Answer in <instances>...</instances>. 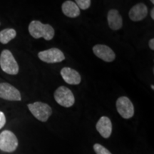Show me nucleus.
Wrapping results in <instances>:
<instances>
[{
    "label": "nucleus",
    "instance_id": "obj_12",
    "mask_svg": "<svg viewBox=\"0 0 154 154\" xmlns=\"http://www.w3.org/2000/svg\"><path fill=\"white\" fill-rule=\"evenodd\" d=\"M148 14V8L143 3H138L130 9L128 16L134 22H139L145 19Z\"/></svg>",
    "mask_w": 154,
    "mask_h": 154
},
{
    "label": "nucleus",
    "instance_id": "obj_11",
    "mask_svg": "<svg viewBox=\"0 0 154 154\" xmlns=\"http://www.w3.org/2000/svg\"><path fill=\"white\" fill-rule=\"evenodd\" d=\"M97 131L104 138L110 137L112 133V124L110 119L107 116H102L96 125Z\"/></svg>",
    "mask_w": 154,
    "mask_h": 154
},
{
    "label": "nucleus",
    "instance_id": "obj_7",
    "mask_svg": "<svg viewBox=\"0 0 154 154\" xmlns=\"http://www.w3.org/2000/svg\"><path fill=\"white\" fill-rule=\"evenodd\" d=\"M38 57L40 60L49 63H59L65 59L63 53L57 48H51L40 51L38 54Z\"/></svg>",
    "mask_w": 154,
    "mask_h": 154
},
{
    "label": "nucleus",
    "instance_id": "obj_9",
    "mask_svg": "<svg viewBox=\"0 0 154 154\" xmlns=\"http://www.w3.org/2000/svg\"><path fill=\"white\" fill-rule=\"evenodd\" d=\"M93 51L96 57L106 62H112L116 58L113 50L103 44H96L93 47Z\"/></svg>",
    "mask_w": 154,
    "mask_h": 154
},
{
    "label": "nucleus",
    "instance_id": "obj_1",
    "mask_svg": "<svg viewBox=\"0 0 154 154\" xmlns=\"http://www.w3.org/2000/svg\"><path fill=\"white\" fill-rule=\"evenodd\" d=\"M29 32L34 38H44L47 41L52 39L55 34L54 29L51 25L43 24L37 20H33L30 22Z\"/></svg>",
    "mask_w": 154,
    "mask_h": 154
},
{
    "label": "nucleus",
    "instance_id": "obj_4",
    "mask_svg": "<svg viewBox=\"0 0 154 154\" xmlns=\"http://www.w3.org/2000/svg\"><path fill=\"white\" fill-rule=\"evenodd\" d=\"M27 107L32 114L42 122H46L52 114V109L50 106L43 102L36 101L33 103H29Z\"/></svg>",
    "mask_w": 154,
    "mask_h": 154
},
{
    "label": "nucleus",
    "instance_id": "obj_3",
    "mask_svg": "<svg viewBox=\"0 0 154 154\" xmlns=\"http://www.w3.org/2000/svg\"><path fill=\"white\" fill-rule=\"evenodd\" d=\"M19 146L18 138L14 133L5 130L0 133V150L5 153H13Z\"/></svg>",
    "mask_w": 154,
    "mask_h": 154
},
{
    "label": "nucleus",
    "instance_id": "obj_10",
    "mask_svg": "<svg viewBox=\"0 0 154 154\" xmlns=\"http://www.w3.org/2000/svg\"><path fill=\"white\" fill-rule=\"evenodd\" d=\"M60 73L64 82L71 85H78L82 81L79 73L70 67H64L61 69Z\"/></svg>",
    "mask_w": 154,
    "mask_h": 154
},
{
    "label": "nucleus",
    "instance_id": "obj_8",
    "mask_svg": "<svg viewBox=\"0 0 154 154\" xmlns=\"http://www.w3.org/2000/svg\"><path fill=\"white\" fill-rule=\"evenodd\" d=\"M0 98L11 101H20L22 100L20 91L8 83H0Z\"/></svg>",
    "mask_w": 154,
    "mask_h": 154
},
{
    "label": "nucleus",
    "instance_id": "obj_14",
    "mask_svg": "<svg viewBox=\"0 0 154 154\" xmlns=\"http://www.w3.org/2000/svg\"><path fill=\"white\" fill-rule=\"evenodd\" d=\"M61 9H62L63 14L66 15V17H70V18H76L79 16L81 14L80 9L79 8L76 4L70 0L64 2L62 4Z\"/></svg>",
    "mask_w": 154,
    "mask_h": 154
},
{
    "label": "nucleus",
    "instance_id": "obj_2",
    "mask_svg": "<svg viewBox=\"0 0 154 154\" xmlns=\"http://www.w3.org/2000/svg\"><path fill=\"white\" fill-rule=\"evenodd\" d=\"M0 67L6 74L17 75L19 73V65L12 53L8 49L2 51L0 55Z\"/></svg>",
    "mask_w": 154,
    "mask_h": 154
},
{
    "label": "nucleus",
    "instance_id": "obj_15",
    "mask_svg": "<svg viewBox=\"0 0 154 154\" xmlns=\"http://www.w3.org/2000/svg\"><path fill=\"white\" fill-rule=\"evenodd\" d=\"M17 32L14 29L7 28L0 32V43L3 44H8L9 42L16 37Z\"/></svg>",
    "mask_w": 154,
    "mask_h": 154
},
{
    "label": "nucleus",
    "instance_id": "obj_18",
    "mask_svg": "<svg viewBox=\"0 0 154 154\" xmlns=\"http://www.w3.org/2000/svg\"><path fill=\"white\" fill-rule=\"evenodd\" d=\"M6 122H7V119H6L5 113L0 111V129H2L5 126Z\"/></svg>",
    "mask_w": 154,
    "mask_h": 154
},
{
    "label": "nucleus",
    "instance_id": "obj_5",
    "mask_svg": "<svg viewBox=\"0 0 154 154\" xmlns=\"http://www.w3.org/2000/svg\"><path fill=\"white\" fill-rule=\"evenodd\" d=\"M55 101L61 106L69 108L75 103V97L72 91L66 86H59L54 94Z\"/></svg>",
    "mask_w": 154,
    "mask_h": 154
},
{
    "label": "nucleus",
    "instance_id": "obj_13",
    "mask_svg": "<svg viewBox=\"0 0 154 154\" xmlns=\"http://www.w3.org/2000/svg\"><path fill=\"white\" fill-rule=\"evenodd\" d=\"M108 24L112 30H119L123 26V19L120 13L116 9H111L107 15Z\"/></svg>",
    "mask_w": 154,
    "mask_h": 154
},
{
    "label": "nucleus",
    "instance_id": "obj_22",
    "mask_svg": "<svg viewBox=\"0 0 154 154\" xmlns=\"http://www.w3.org/2000/svg\"><path fill=\"white\" fill-rule=\"evenodd\" d=\"M151 88H152V89L154 90V86H153V85H151Z\"/></svg>",
    "mask_w": 154,
    "mask_h": 154
},
{
    "label": "nucleus",
    "instance_id": "obj_16",
    "mask_svg": "<svg viewBox=\"0 0 154 154\" xmlns=\"http://www.w3.org/2000/svg\"><path fill=\"white\" fill-rule=\"evenodd\" d=\"M94 150L96 154H112L104 146L99 143H95L94 145Z\"/></svg>",
    "mask_w": 154,
    "mask_h": 154
},
{
    "label": "nucleus",
    "instance_id": "obj_21",
    "mask_svg": "<svg viewBox=\"0 0 154 154\" xmlns=\"http://www.w3.org/2000/svg\"><path fill=\"white\" fill-rule=\"evenodd\" d=\"M150 1L151 2L152 4H154V0H150Z\"/></svg>",
    "mask_w": 154,
    "mask_h": 154
},
{
    "label": "nucleus",
    "instance_id": "obj_19",
    "mask_svg": "<svg viewBox=\"0 0 154 154\" xmlns=\"http://www.w3.org/2000/svg\"><path fill=\"white\" fill-rule=\"evenodd\" d=\"M149 47L151 50H154V38H151L149 41Z\"/></svg>",
    "mask_w": 154,
    "mask_h": 154
},
{
    "label": "nucleus",
    "instance_id": "obj_20",
    "mask_svg": "<svg viewBox=\"0 0 154 154\" xmlns=\"http://www.w3.org/2000/svg\"><path fill=\"white\" fill-rule=\"evenodd\" d=\"M151 16L152 19H154V8H152L151 11Z\"/></svg>",
    "mask_w": 154,
    "mask_h": 154
},
{
    "label": "nucleus",
    "instance_id": "obj_6",
    "mask_svg": "<svg viewBox=\"0 0 154 154\" xmlns=\"http://www.w3.org/2000/svg\"><path fill=\"white\" fill-rule=\"evenodd\" d=\"M116 109L122 118L129 119L134 115V106L126 96H121L116 101Z\"/></svg>",
    "mask_w": 154,
    "mask_h": 154
},
{
    "label": "nucleus",
    "instance_id": "obj_17",
    "mask_svg": "<svg viewBox=\"0 0 154 154\" xmlns=\"http://www.w3.org/2000/svg\"><path fill=\"white\" fill-rule=\"evenodd\" d=\"M75 2L79 8L83 10H86L91 6V0H75Z\"/></svg>",
    "mask_w": 154,
    "mask_h": 154
}]
</instances>
